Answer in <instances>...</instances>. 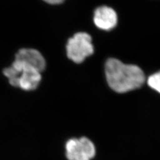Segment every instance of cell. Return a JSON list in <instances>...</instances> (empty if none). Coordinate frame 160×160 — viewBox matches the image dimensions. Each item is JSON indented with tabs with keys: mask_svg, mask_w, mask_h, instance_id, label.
<instances>
[{
	"mask_svg": "<svg viewBox=\"0 0 160 160\" xmlns=\"http://www.w3.org/2000/svg\"><path fill=\"white\" fill-rule=\"evenodd\" d=\"M96 155V148L86 137L72 138L66 143V156L68 160H91Z\"/></svg>",
	"mask_w": 160,
	"mask_h": 160,
	"instance_id": "4",
	"label": "cell"
},
{
	"mask_svg": "<svg viewBox=\"0 0 160 160\" xmlns=\"http://www.w3.org/2000/svg\"><path fill=\"white\" fill-rule=\"evenodd\" d=\"M148 86L160 93V72L152 75L148 79Z\"/></svg>",
	"mask_w": 160,
	"mask_h": 160,
	"instance_id": "7",
	"label": "cell"
},
{
	"mask_svg": "<svg viewBox=\"0 0 160 160\" xmlns=\"http://www.w3.org/2000/svg\"><path fill=\"white\" fill-rule=\"evenodd\" d=\"M92 37L86 32H79L68 39L66 45L68 58L76 63L83 62L93 53Z\"/></svg>",
	"mask_w": 160,
	"mask_h": 160,
	"instance_id": "3",
	"label": "cell"
},
{
	"mask_svg": "<svg viewBox=\"0 0 160 160\" xmlns=\"http://www.w3.org/2000/svg\"><path fill=\"white\" fill-rule=\"evenodd\" d=\"M28 63L36 68L39 72H43L46 67V62L42 54L37 49L23 48L19 49L16 55V59Z\"/></svg>",
	"mask_w": 160,
	"mask_h": 160,
	"instance_id": "6",
	"label": "cell"
},
{
	"mask_svg": "<svg viewBox=\"0 0 160 160\" xmlns=\"http://www.w3.org/2000/svg\"><path fill=\"white\" fill-rule=\"evenodd\" d=\"M105 72L109 87L120 93L140 88L146 80L141 68L135 65L123 63L116 58L108 60Z\"/></svg>",
	"mask_w": 160,
	"mask_h": 160,
	"instance_id": "1",
	"label": "cell"
},
{
	"mask_svg": "<svg viewBox=\"0 0 160 160\" xmlns=\"http://www.w3.org/2000/svg\"><path fill=\"white\" fill-rule=\"evenodd\" d=\"M93 22L98 28L109 31L116 26L118 23L117 13L114 9L109 7H99L94 12Z\"/></svg>",
	"mask_w": 160,
	"mask_h": 160,
	"instance_id": "5",
	"label": "cell"
},
{
	"mask_svg": "<svg viewBox=\"0 0 160 160\" xmlns=\"http://www.w3.org/2000/svg\"><path fill=\"white\" fill-rule=\"evenodd\" d=\"M45 2L52 5H58L63 3L65 0H43Z\"/></svg>",
	"mask_w": 160,
	"mask_h": 160,
	"instance_id": "8",
	"label": "cell"
},
{
	"mask_svg": "<svg viewBox=\"0 0 160 160\" xmlns=\"http://www.w3.org/2000/svg\"><path fill=\"white\" fill-rule=\"evenodd\" d=\"M3 73L12 86L25 91L37 89L42 81V73L31 65L15 59L11 66L3 69Z\"/></svg>",
	"mask_w": 160,
	"mask_h": 160,
	"instance_id": "2",
	"label": "cell"
}]
</instances>
